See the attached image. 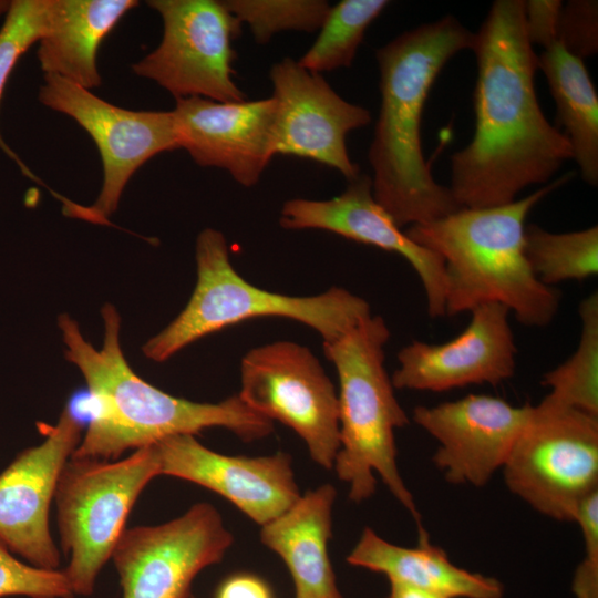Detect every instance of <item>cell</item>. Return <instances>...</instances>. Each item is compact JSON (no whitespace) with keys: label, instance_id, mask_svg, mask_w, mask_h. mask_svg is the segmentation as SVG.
I'll return each mask as SVG.
<instances>
[{"label":"cell","instance_id":"4dcf8cb0","mask_svg":"<svg viewBox=\"0 0 598 598\" xmlns=\"http://www.w3.org/2000/svg\"><path fill=\"white\" fill-rule=\"evenodd\" d=\"M575 523L584 543V556L577 566L571 590L575 598H598V491L580 505Z\"/></svg>","mask_w":598,"mask_h":598},{"label":"cell","instance_id":"30bf717a","mask_svg":"<svg viewBox=\"0 0 598 598\" xmlns=\"http://www.w3.org/2000/svg\"><path fill=\"white\" fill-rule=\"evenodd\" d=\"M239 398L305 442L310 457L333 467L340 447L338 393L311 350L275 341L249 350L240 362Z\"/></svg>","mask_w":598,"mask_h":598},{"label":"cell","instance_id":"277c9868","mask_svg":"<svg viewBox=\"0 0 598 598\" xmlns=\"http://www.w3.org/2000/svg\"><path fill=\"white\" fill-rule=\"evenodd\" d=\"M569 177L567 174L505 205L460 208L408 228L410 239L443 261L446 316L499 303L526 327H546L553 321L560 293L539 281L528 265L525 220L544 197Z\"/></svg>","mask_w":598,"mask_h":598},{"label":"cell","instance_id":"ba28073f","mask_svg":"<svg viewBox=\"0 0 598 598\" xmlns=\"http://www.w3.org/2000/svg\"><path fill=\"white\" fill-rule=\"evenodd\" d=\"M507 488L537 513L575 523L598 491V416L548 394L528 419L503 468Z\"/></svg>","mask_w":598,"mask_h":598},{"label":"cell","instance_id":"83f0119b","mask_svg":"<svg viewBox=\"0 0 598 598\" xmlns=\"http://www.w3.org/2000/svg\"><path fill=\"white\" fill-rule=\"evenodd\" d=\"M50 0H13L0 28V102L7 82L23 53L44 34ZM0 148L18 165L21 172L40 179L25 166L0 133Z\"/></svg>","mask_w":598,"mask_h":598},{"label":"cell","instance_id":"4316f807","mask_svg":"<svg viewBox=\"0 0 598 598\" xmlns=\"http://www.w3.org/2000/svg\"><path fill=\"white\" fill-rule=\"evenodd\" d=\"M227 10L246 23L257 43H267L281 31L320 29L330 4L324 0H225Z\"/></svg>","mask_w":598,"mask_h":598},{"label":"cell","instance_id":"d590c367","mask_svg":"<svg viewBox=\"0 0 598 598\" xmlns=\"http://www.w3.org/2000/svg\"><path fill=\"white\" fill-rule=\"evenodd\" d=\"M190 598H197V597L192 596Z\"/></svg>","mask_w":598,"mask_h":598},{"label":"cell","instance_id":"1f68e13d","mask_svg":"<svg viewBox=\"0 0 598 598\" xmlns=\"http://www.w3.org/2000/svg\"><path fill=\"white\" fill-rule=\"evenodd\" d=\"M560 0L525 1V29L529 42L546 48L557 42Z\"/></svg>","mask_w":598,"mask_h":598},{"label":"cell","instance_id":"44dd1931","mask_svg":"<svg viewBox=\"0 0 598 598\" xmlns=\"http://www.w3.org/2000/svg\"><path fill=\"white\" fill-rule=\"evenodd\" d=\"M135 0H50L48 24L37 56L44 74L58 75L84 89L102 83L97 50Z\"/></svg>","mask_w":598,"mask_h":598},{"label":"cell","instance_id":"ffe728a7","mask_svg":"<svg viewBox=\"0 0 598 598\" xmlns=\"http://www.w3.org/2000/svg\"><path fill=\"white\" fill-rule=\"evenodd\" d=\"M336 497V488L323 484L261 526L260 540L287 566L295 598H343L328 553Z\"/></svg>","mask_w":598,"mask_h":598},{"label":"cell","instance_id":"8992f818","mask_svg":"<svg viewBox=\"0 0 598 598\" xmlns=\"http://www.w3.org/2000/svg\"><path fill=\"white\" fill-rule=\"evenodd\" d=\"M195 258L197 280L188 302L142 347L143 354L154 362L167 361L198 339L248 319H292L317 331L324 343L371 315L365 299L343 288L297 297L251 285L233 267L226 238L214 228L197 236Z\"/></svg>","mask_w":598,"mask_h":598},{"label":"cell","instance_id":"2e32d148","mask_svg":"<svg viewBox=\"0 0 598 598\" xmlns=\"http://www.w3.org/2000/svg\"><path fill=\"white\" fill-rule=\"evenodd\" d=\"M158 474L185 480L225 497L260 526L286 512L299 497L291 456H231L178 434L154 444Z\"/></svg>","mask_w":598,"mask_h":598},{"label":"cell","instance_id":"f546056e","mask_svg":"<svg viewBox=\"0 0 598 598\" xmlns=\"http://www.w3.org/2000/svg\"><path fill=\"white\" fill-rule=\"evenodd\" d=\"M557 42L582 60L597 52V1L571 0L563 4L557 24Z\"/></svg>","mask_w":598,"mask_h":598},{"label":"cell","instance_id":"603a6c76","mask_svg":"<svg viewBox=\"0 0 598 598\" xmlns=\"http://www.w3.org/2000/svg\"><path fill=\"white\" fill-rule=\"evenodd\" d=\"M582 179L598 184V95L584 60L555 42L537 55Z\"/></svg>","mask_w":598,"mask_h":598},{"label":"cell","instance_id":"d6986e66","mask_svg":"<svg viewBox=\"0 0 598 598\" xmlns=\"http://www.w3.org/2000/svg\"><path fill=\"white\" fill-rule=\"evenodd\" d=\"M275 99L218 102L176 100L173 110L179 148L203 167L227 171L243 186L258 183L275 156Z\"/></svg>","mask_w":598,"mask_h":598},{"label":"cell","instance_id":"3957f363","mask_svg":"<svg viewBox=\"0 0 598 598\" xmlns=\"http://www.w3.org/2000/svg\"><path fill=\"white\" fill-rule=\"evenodd\" d=\"M473 43L474 33L448 14L403 32L375 51L381 104L368 158L373 196L400 228L462 208L431 174L422 152L421 121L440 72Z\"/></svg>","mask_w":598,"mask_h":598},{"label":"cell","instance_id":"4fadbf2b","mask_svg":"<svg viewBox=\"0 0 598 598\" xmlns=\"http://www.w3.org/2000/svg\"><path fill=\"white\" fill-rule=\"evenodd\" d=\"M39 427L43 442L19 452L0 473V540L28 564L60 569L50 507L62 468L81 442L83 426L65 405L55 425Z\"/></svg>","mask_w":598,"mask_h":598},{"label":"cell","instance_id":"484cf974","mask_svg":"<svg viewBox=\"0 0 598 598\" xmlns=\"http://www.w3.org/2000/svg\"><path fill=\"white\" fill-rule=\"evenodd\" d=\"M388 6L386 0H342L330 7L316 41L299 64L319 74L349 68L368 27Z\"/></svg>","mask_w":598,"mask_h":598},{"label":"cell","instance_id":"52a82bcc","mask_svg":"<svg viewBox=\"0 0 598 598\" xmlns=\"http://www.w3.org/2000/svg\"><path fill=\"white\" fill-rule=\"evenodd\" d=\"M159 476L153 445L123 458L71 456L60 474L54 503L64 570L75 596L94 594L128 515L146 485Z\"/></svg>","mask_w":598,"mask_h":598},{"label":"cell","instance_id":"5b68a950","mask_svg":"<svg viewBox=\"0 0 598 598\" xmlns=\"http://www.w3.org/2000/svg\"><path fill=\"white\" fill-rule=\"evenodd\" d=\"M390 334L384 319L371 313L341 337L322 343L339 380L340 447L332 468L348 484L349 498L354 503L375 493L378 474L416 522L419 536H425L416 503L396 462L394 432L410 421L384 367Z\"/></svg>","mask_w":598,"mask_h":598},{"label":"cell","instance_id":"9a60e30c","mask_svg":"<svg viewBox=\"0 0 598 598\" xmlns=\"http://www.w3.org/2000/svg\"><path fill=\"white\" fill-rule=\"evenodd\" d=\"M530 405L488 394H468L432 406L417 405L413 421L439 443L432 457L453 484L482 487L506 463Z\"/></svg>","mask_w":598,"mask_h":598},{"label":"cell","instance_id":"5bb4252c","mask_svg":"<svg viewBox=\"0 0 598 598\" xmlns=\"http://www.w3.org/2000/svg\"><path fill=\"white\" fill-rule=\"evenodd\" d=\"M277 103L274 155L309 158L355 178L359 166L347 150L349 132L371 122L369 110L343 100L319 73L285 58L269 72Z\"/></svg>","mask_w":598,"mask_h":598},{"label":"cell","instance_id":"e575fe53","mask_svg":"<svg viewBox=\"0 0 598 598\" xmlns=\"http://www.w3.org/2000/svg\"><path fill=\"white\" fill-rule=\"evenodd\" d=\"M10 4H11V1L0 0V16L7 14V12L9 11Z\"/></svg>","mask_w":598,"mask_h":598},{"label":"cell","instance_id":"ac0fdd59","mask_svg":"<svg viewBox=\"0 0 598 598\" xmlns=\"http://www.w3.org/2000/svg\"><path fill=\"white\" fill-rule=\"evenodd\" d=\"M286 229H322L402 256L422 283L431 318L446 316L444 265L439 255L417 245L401 231L375 200L371 177L359 174L338 196L326 200L295 198L281 208Z\"/></svg>","mask_w":598,"mask_h":598},{"label":"cell","instance_id":"f1b7e54d","mask_svg":"<svg viewBox=\"0 0 598 598\" xmlns=\"http://www.w3.org/2000/svg\"><path fill=\"white\" fill-rule=\"evenodd\" d=\"M74 598L62 569L35 567L17 558L0 540V598Z\"/></svg>","mask_w":598,"mask_h":598},{"label":"cell","instance_id":"d6a6232c","mask_svg":"<svg viewBox=\"0 0 598 598\" xmlns=\"http://www.w3.org/2000/svg\"><path fill=\"white\" fill-rule=\"evenodd\" d=\"M215 598H274L270 587L250 574H236L226 578L217 588Z\"/></svg>","mask_w":598,"mask_h":598},{"label":"cell","instance_id":"9c48e42d","mask_svg":"<svg viewBox=\"0 0 598 598\" xmlns=\"http://www.w3.org/2000/svg\"><path fill=\"white\" fill-rule=\"evenodd\" d=\"M147 4L162 17L163 38L132 65L136 75L155 81L176 100H246L233 79V41L241 24L223 1L151 0Z\"/></svg>","mask_w":598,"mask_h":598},{"label":"cell","instance_id":"7402d4cb","mask_svg":"<svg viewBox=\"0 0 598 598\" xmlns=\"http://www.w3.org/2000/svg\"><path fill=\"white\" fill-rule=\"evenodd\" d=\"M355 567L383 574L390 582L421 588L446 598H503V584L494 577L454 565L446 553L419 538L416 547H403L364 528L347 556Z\"/></svg>","mask_w":598,"mask_h":598},{"label":"cell","instance_id":"cb8c5ba5","mask_svg":"<svg viewBox=\"0 0 598 598\" xmlns=\"http://www.w3.org/2000/svg\"><path fill=\"white\" fill-rule=\"evenodd\" d=\"M524 251L532 271L546 286L585 280L598 274V227L551 233L527 225Z\"/></svg>","mask_w":598,"mask_h":598},{"label":"cell","instance_id":"7c38bea8","mask_svg":"<svg viewBox=\"0 0 598 598\" xmlns=\"http://www.w3.org/2000/svg\"><path fill=\"white\" fill-rule=\"evenodd\" d=\"M233 543L209 503L159 525L125 528L111 556L122 598H190L196 576L219 563Z\"/></svg>","mask_w":598,"mask_h":598},{"label":"cell","instance_id":"6da1fadb","mask_svg":"<svg viewBox=\"0 0 598 598\" xmlns=\"http://www.w3.org/2000/svg\"><path fill=\"white\" fill-rule=\"evenodd\" d=\"M472 51L475 132L451 157L448 188L460 207L484 208L512 203L526 187L549 182L573 152L536 96L537 54L526 34L525 1H494Z\"/></svg>","mask_w":598,"mask_h":598},{"label":"cell","instance_id":"836d02e7","mask_svg":"<svg viewBox=\"0 0 598 598\" xmlns=\"http://www.w3.org/2000/svg\"><path fill=\"white\" fill-rule=\"evenodd\" d=\"M388 598H446L444 596L416 588L413 586L390 582V592Z\"/></svg>","mask_w":598,"mask_h":598},{"label":"cell","instance_id":"d4e9b609","mask_svg":"<svg viewBox=\"0 0 598 598\" xmlns=\"http://www.w3.org/2000/svg\"><path fill=\"white\" fill-rule=\"evenodd\" d=\"M578 312L581 331L575 352L547 371L542 384L554 400L598 416V295L581 300Z\"/></svg>","mask_w":598,"mask_h":598},{"label":"cell","instance_id":"e0dca14e","mask_svg":"<svg viewBox=\"0 0 598 598\" xmlns=\"http://www.w3.org/2000/svg\"><path fill=\"white\" fill-rule=\"evenodd\" d=\"M509 310L485 303L467 327L441 344L413 341L398 353L394 389L444 392L471 384L497 385L515 374L517 347Z\"/></svg>","mask_w":598,"mask_h":598},{"label":"cell","instance_id":"8fae6325","mask_svg":"<svg viewBox=\"0 0 598 598\" xmlns=\"http://www.w3.org/2000/svg\"><path fill=\"white\" fill-rule=\"evenodd\" d=\"M39 101L73 118L92 137L103 166L101 192L76 218L110 225L133 174L155 155L179 148L173 111H132L116 106L58 75L44 74Z\"/></svg>","mask_w":598,"mask_h":598},{"label":"cell","instance_id":"7a4b0ae2","mask_svg":"<svg viewBox=\"0 0 598 598\" xmlns=\"http://www.w3.org/2000/svg\"><path fill=\"white\" fill-rule=\"evenodd\" d=\"M101 315L104 334L100 349L82 336L68 313L58 317L65 359L79 369L95 403L89 427L71 456L114 461L127 450L209 427L227 429L246 442L274 431L272 421L238 394L218 403H200L171 395L142 379L124 357L118 311L105 303Z\"/></svg>","mask_w":598,"mask_h":598}]
</instances>
